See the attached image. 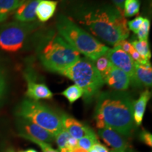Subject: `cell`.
<instances>
[{"mask_svg": "<svg viewBox=\"0 0 152 152\" xmlns=\"http://www.w3.org/2000/svg\"><path fill=\"white\" fill-rule=\"evenodd\" d=\"M63 4L68 18L103 42L115 46L130 35L123 11L113 4L88 0H66Z\"/></svg>", "mask_w": 152, "mask_h": 152, "instance_id": "cell-1", "label": "cell"}, {"mask_svg": "<svg viewBox=\"0 0 152 152\" xmlns=\"http://www.w3.org/2000/svg\"><path fill=\"white\" fill-rule=\"evenodd\" d=\"M96 99L94 118L96 128H109L123 137L130 136L135 128L131 95L125 91H105Z\"/></svg>", "mask_w": 152, "mask_h": 152, "instance_id": "cell-2", "label": "cell"}, {"mask_svg": "<svg viewBox=\"0 0 152 152\" xmlns=\"http://www.w3.org/2000/svg\"><path fill=\"white\" fill-rule=\"evenodd\" d=\"M37 54L45 69L57 73L80 58L79 53L55 31L42 36L37 44Z\"/></svg>", "mask_w": 152, "mask_h": 152, "instance_id": "cell-3", "label": "cell"}, {"mask_svg": "<svg viewBox=\"0 0 152 152\" xmlns=\"http://www.w3.org/2000/svg\"><path fill=\"white\" fill-rule=\"evenodd\" d=\"M56 27L58 33L72 47L91 61L105 54L109 49L65 14H58Z\"/></svg>", "mask_w": 152, "mask_h": 152, "instance_id": "cell-4", "label": "cell"}, {"mask_svg": "<svg viewBox=\"0 0 152 152\" xmlns=\"http://www.w3.org/2000/svg\"><path fill=\"white\" fill-rule=\"evenodd\" d=\"M58 73L71 80L81 89L86 104L91 103L96 98L104 84L92 61L86 57H80L71 66Z\"/></svg>", "mask_w": 152, "mask_h": 152, "instance_id": "cell-5", "label": "cell"}, {"mask_svg": "<svg viewBox=\"0 0 152 152\" xmlns=\"http://www.w3.org/2000/svg\"><path fill=\"white\" fill-rule=\"evenodd\" d=\"M15 113L17 117L29 121L49 131L54 137L64 128L61 115L38 101L30 99L23 100L17 106Z\"/></svg>", "mask_w": 152, "mask_h": 152, "instance_id": "cell-6", "label": "cell"}, {"mask_svg": "<svg viewBox=\"0 0 152 152\" xmlns=\"http://www.w3.org/2000/svg\"><path fill=\"white\" fill-rule=\"evenodd\" d=\"M37 21H14L0 26V49L8 52H16L23 47L30 34L39 28Z\"/></svg>", "mask_w": 152, "mask_h": 152, "instance_id": "cell-7", "label": "cell"}, {"mask_svg": "<svg viewBox=\"0 0 152 152\" xmlns=\"http://www.w3.org/2000/svg\"><path fill=\"white\" fill-rule=\"evenodd\" d=\"M106 56L112 66L124 71L130 77L131 85L134 87H140L137 81L134 73V61L130 55L118 46L109 49L106 52Z\"/></svg>", "mask_w": 152, "mask_h": 152, "instance_id": "cell-8", "label": "cell"}, {"mask_svg": "<svg viewBox=\"0 0 152 152\" xmlns=\"http://www.w3.org/2000/svg\"><path fill=\"white\" fill-rule=\"evenodd\" d=\"M16 126L18 131V135L27 140L33 139L49 144L55 141L54 136L52 133L26 119L18 118L16 122Z\"/></svg>", "mask_w": 152, "mask_h": 152, "instance_id": "cell-9", "label": "cell"}, {"mask_svg": "<svg viewBox=\"0 0 152 152\" xmlns=\"http://www.w3.org/2000/svg\"><path fill=\"white\" fill-rule=\"evenodd\" d=\"M33 77V75L30 71L27 72L25 75V78L27 82L26 96L30 99L34 101L52 99L53 93L46 84L43 83H37Z\"/></svg>", "mask_w": 152, "mask_h": 152, "instance_id": "cell-10", "label": "cell"}, {"mask_svg": "<svg viewBox=\"0 0 152 152\" xmlns=\"http://www.w3.org/2000/svg\"><path fill=\"white\" fill-rule=\"evenodd\" d=\"M99 136L102 139L106 145L112 148L115 152H126L130 149V146L123 136L109 128L99 129Z\"/></svg>", "mask_w": 152, "mask_h": 152, "instance_id": "cell-11", "label": "cell"}, {"mask_svg": "<svg viewBox=\"0 0 152 152\" xmlns=\"http://www.w3.org/2000/svg\"><path fill=\"white\" fill-rule=\"evenodd\" d=\"M61 119L63 128L67 131L70 135L77 140L86 135L87 133L92 130L88 125L66 113L61 114Z\"/></svg>", "mask_w": 152, "mask_h": 152, "instance_id": "cell-12", "label": "cell"}, {"mask_svg": "<svg viewBox=\"0 0 152 152\" xmlns=\"http://www.w3.org/2000/svg\"><path fill=\"white\" fill-rule=\"evenodd\" d=\"M104 84L108 85L115 91H125L131 85V80L124 71L112 66L109 75L104 80Z\"/></svg>", "mask_w": 152, "mask_h": 152, "instance_id": "cell-13", "label": "cell"}, {"mask_svg": "<svg viewBox=\"0 0 152 152\" xmlns=\"http://www.w3.org/2000/svg\"><path fill=\"white\" fill-rule=\"evenodd\" d=\"M42 0H25L16 9L14 18L17 21L32 23L36 21V9Z\"/></svg>", "mask_w": 152, "mask_h": 152, "instance_id": "cell-14", "label": "cell"}, {"mask_svg": "<svg viewBox=\"0 0 152 152\" xmlns=\"http://www.w3.org/2000/svg\"><path fill=\"white\" fill-rule=\"evenodd\" d=\"M151 97V93L148 90H144L140 94L137 100L134 101L133 104V118L135 125L139 126L142 124L145 113L147 103Z\"/></svg>", "mask_w": 152, "mask_h": 152, "instance_id": "cell-15", "label": "cell"}, {"mask_svg": "<svg viewBox=\"0 0 152 152\" xmlns=\"http://www.w3.org/2000/svg\"><path fill=\"white\" fill-rule=\"evenodd\" d=\"M58 1L53 0H42L36 9V16L39 22L45 23L54 16Z\"/></svg>", "mask_w": 152, "mask_h": 152, "instance_id": "cell-16", "label": "cell"}, {"mask_svg": "<svg viewBox=\"0 0 152 152\" xmlns=\"http://www.w3.org/2000/svg\"><path fill=\"white\" fill-rule=\"evenodd\" d=\"M134 73L140 86L151 87L152 84V67L151 63L139 64L134 62Z\"/></svg>", "mask_w": 152, "mask_h": 152, "instance_id": "cell-17", "label": "cell"}, {"mask_svg": "<svg viewBox=\"0 0 152 152\" xmlns=\"http://www.w3.org/2000/svg\"><path fill=\"white\" fill-rule=\"evenodd\" d=\"M25 0H0V23L5 21Z\"/></svg>", "mask_w": 152, "mask_h": 152, "instance_id": "cell-18", "label": "cell"}, {"mask_svg": "<svg viewBox=\"0 0 152 152\" xmlns=\"http://www.w3.org/2000/svg\"><path fill=\"white\" fill-rule=\"evenodd\" d=\"M92 62L104 83V80H105L106 77L109 75L112 66H113L109 60V58H108L107 56H106V53L101 55L98 58H96V59L92 61Z\"/></svg>", "mask_w": 152, "mask_h": 152, "instance_id": "cell-19", "label": "cell"}, {"mask_svg": "<svg viewBox=\"0 0 152 152\" xmlns=\"http://www.w3.org/2000/svg\"><path fill=\"white\" fill-rule=\"evenodd\" d=\"M131 44L144 59L149 61L151 57V52L149 49L148 40H133Z\"/></svg>", "mask_w": 152, "mask_h": 152, "instance_id": "cell-20", "label": "cell"}, {"mask_svg": "<svg viewBox=\"0 0 152 152\" xmlns=\"http://www.w3.org/2000/svg\"><path fill=\"white\" fill-rule=\"evenodd\" d=\"M61 94L67 99L70 104H73L83 96V92L77 85H73L63 91Z\"/></svg>", "mask_w": 152, "mask_h": 152, "instance_id": "cell-21", "label": "cell"}, {"mask_svg": "<svg viewBox=\"0 0 152 152\" xmlns=\"http://www.w3.org/2000/svg\"><path fill=\"white\" fill-rule=\"evenodd\" d=\"M140 9V0H125L123 13L125 17H132L138 14Z\"/></svg>", "mask_w": 152, "mask_h": 152, "instance_id": "cell-22", "label": "cell"}, {"mask_svg": "<svg viewBox=\"0 0 152 152\" xmlns=\"http://www.w3.org/2000/svg\"><path fill=\"white\" fill-rule=\"evenodd\" d=\"M98 142L97 135L95 134L94 130H92L87 133L86 135L83 137L78 140V147L88 151Z\"/></svg>", "mask_w": 152, "mask_h": 152, "instance_id": "cell-23", "label": "cell"}, {"mask_svg": "<svg viewBox=\"0 0 152 152\" xmlns=\"http://www.w3.org/2000/svg\"><path fill=\"white\" fill-rule=\"evenodd\" d=\"M70 134L65 129L63 128L55 136V141L58 146L59 152H67V142L70 137Z\"/></svg>", "mask_w": 152, "mask_h": 152, "instance_id": "cell-24", "label": "cell"}, {"mask_svg": "<svg viewBox=\"0 0 152 152\" xmlns=\"http://www.w3.org/2000/svg\"><path fill=\"white\" fill-rule=\"evenodd\" d=\"M150 30V20L148 18H144L143 22L139 28L137 36L140 40H148Z\"/></svg>", "mask_w": 152, "mask_h": 152, "instance_id": "cell-25", "label": "cell"}, {"mask_svg": "<svg viewBox=\"0 0 152 152\" xmlns=\"http://www.w3.org/2000/svg\"><path fill=\"white\" fill-rule=\"evenodd\" d=\"M143 17L140 16L136 17L135 18H134L132 20H130V21L127 23V25H128V28L129 30H131L134 33H137L139 28H140V26L144 20Z\"/></svg>", "mask_w": 152, "mask_h": 152, "instance_id": "cell-26", "label": "cell"}, {"mask_svg": "<svg viewBox=\"0 0 152 152\" xmlns=\"http://www.w3.org/2000/svg\"><path fill=\"white\" fill-rule=\"evenodd\" d=\"M29 140V141L33 142L34 144H37V145L39 146V147L41 148L42 152H59L58 150L54 149L50 144L47 143V142L39 141V140H33V139H29V140Z\"/></svg>", "mask_w": 152, "mask_h": 152, "instance_id": "cell-27", "label": "cell"}, {"mask_svg": "<svg viewBox=\"0 0 152 152\" xmlns=\"http://www.w3.org/2000/svg\"><path fill=\"white\" fill-rule=\"evenodd\" d=\"M140 141L143 142L144 144L149 146V147H152V134L151 133L148 132L147 130H142L140 132Z\"/></svg>", "mask_w": 152, "mask_h": 152, "instance_id": "cell-28", "label": "cell"}, {"mask_svg": "<svg viewBox=\"0 0 152 152\" xmlns=\"http://www.w3.org/2000/svg\"><path fill=\"white\" fill-rule=\"evenodd\" d=\"M6 90H7V82L4 72L0 68V102L3 99Z\"/></svg>", "mask_w": 152, "mask_h": 152, "instance_id": "cell-29", "label": "cell"}, {"mask_svg": "<svg viewBox=\"0 0 152 152\" xmlns=\"http://www.w3.org/2000/svg\"><path fill=\"white\" fill-rule=\"evenodd\" d=\"M78 147V140H76L75 138L73 137L70 136L69 139H68V142H67V150L68 151H71V150H73Z\"/></svg>", "mask_w": 152, "mask_h": 152, "instance_id": "cell-30", "label": "cell"}, {"mask_svg": "<svg viewBox=\"0 0 152 152\" xmlns=\"http://www.w3.org/2000/svg\"><path fill=\"white\" fill-rule=\"evenodd\" d=\"M93 147L97 151V152H110L109 150L105 146L103 145V144H100L99 142H98V143L94 144V145L93 146Z\"/></svg>", "mask_w": 152, "mask_h": 152, "instance_id": "cell-31", "label": "cell"}, {"mask_svg": "<svg viewBox=\"0 0 152 152\" xmlns=\"http://www.w3.org/2000/svg\"><path fill=\"white\" fill-rule=\"evenodd\" d=\"M125 0H112L113 1V5L116 7L120 11H123V5H124V2Z\"/></svg>", "mask_w": 152, "mask_h": 152, "instance_id": "cell-32", "label": "cell"}, {"mask_svg": "<svg viewBox=\"0 0 152 152\" xmlns=\"http://www.w3.org/2000/svg\"><path fill=\"white\" fill-rule=\"evenodd\" d=\"M68 152H88V151H86V150H85L84 149H83V148L77 147L74 149L71 150V151H68Z\"/></svg>", "mask_w": 152, "mask_h": 152, "instance_id": "cell-33", "label": "cell"}, {"mask_svg": "<svg viewBox=\"0 0 152 152\" xmlns=\"http://www.w3.org/2000/svg\"><path fill=\"white\" fill-rule=\"evenodd\" d=\"M19 152H37V151H36L35 149H29L26 150V151H19Z\"/></svg>", "mask_w": 152, "mask_h": 152, "instance_id": "cell-34", "label": "cell"}, {"mask_svg": "<svg viewBox=\"0 0 152 152\" xmlns=\"http://www.w3.org/2000/svg\"><path fill=\"white\" fill-rule=\"evenodd\" d=\"M88 151V152H97V151H96V150L93 147L91 148L90 150H88V151Z\"/></svg>", "mask_w": 152, "mask_h": 152, "instance_id": "cell-35", "label": "cell"}, {"mask_svg": "<svg viewBox=\"0 0 152 152\" xmlns=\"http://www.w3.org/2000/svg\"><path fill=\"white\" fill-rule=\"evenodd\" d=\"M9 152H14V151H13V150H10V151H9Z\"/></svg>", "mask_w": 152, "mask_h": 152, "instance_id": "cell-36", "label": "cell"}, {"mask_svg": "<svg viewBox=\"0 0 152 152\" xmlns=\"http://www.w3.org/2000/svg\"><path fill=\"white\" fill-rule=\"evenodd\" d=\"M67 152H68V151H67Z\"/></svg>", "mask_w": 152, "mask_h": 152, "instance_id": "cell-37", "label": "cell"}]
</instances>
